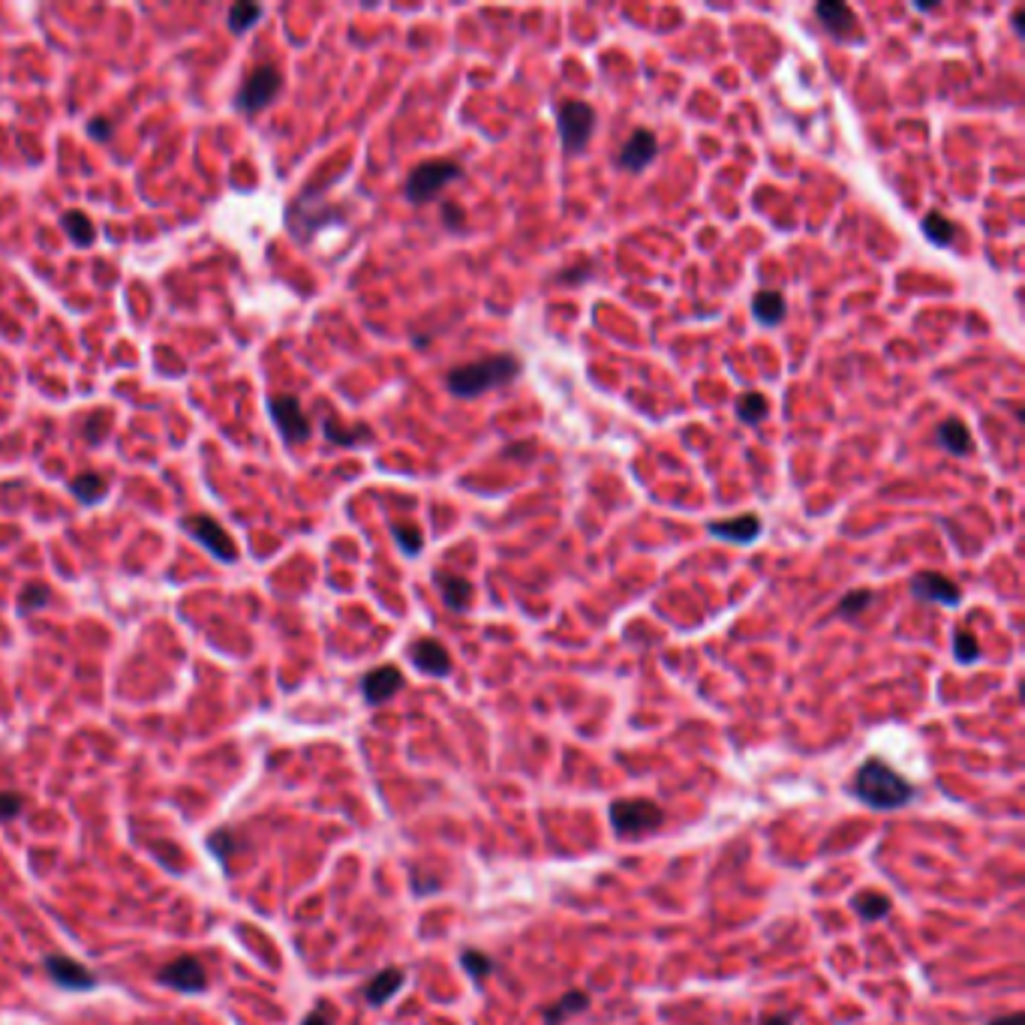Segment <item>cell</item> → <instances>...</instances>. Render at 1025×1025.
<instances>
[{
  "instance_id": "obj_33",
  "label": "cell",
  "mask_w": 1025,
  "mask_h": 1025,
  "mask_svg": "<svg viewBox=\"0 0 1025 1025\" xmlns=\"http://www.w3.org/2000/svg\"><path fill=\"white\" fill-rule=\"evenodd\" d=\"M394 539H397V545H400V551H403L406 557H418V551H421V545H424L421 533L412 530V527H394Z\"/></svg>"
},
{
  "instance_id": "obj_25",
  "label": "cell",
  "mask_w": 1025,
  "mask_h": 1025,
  "mask_svg": "<svg viewBox=\"0 0 1025 1025\" xmlns=\"http://www.w3.org/2000/svg\"><path fill=\"white\" fill-rule=\"evenodd\" d=\"M890 896H884V893H878V890H863V893H857L854 896V911L863 917V920H881V917H887L890 914Z\"/></svg>"
},
{
  "instance_id": "obj_11",
  "label": "cell",
  "mask_w": 1025,
  "mask_h": 1025,
  "mask_svg": "<svg viewBox=\"0 0 1025 1025\" xmlns=\"http://www.w3.org/2000/svg\"><path fill=\"white\" fill-rule=\"evenodd\" d=\"M911 593H914V599H920V602H932V605H944V608H956V605L962 602V590H959L950 578H944V575H938V572H920V575H914V578H911Z\"/></svg>"
},
{
  "instance_id": "obj_9",
  "label": "cell",
  "mask_w": 1025,
  "mask_h": 1025,
  "mask_svg": "<svg viewBox=\"0 0 1025 1025\" xmlns=\"http://www.w3.org/2000/svg\"><path fill=\"white\" fill-rule=\"evenodd\" d=\"M46 974L52 977V983H58L61 989H73V992H85L97 986V974L91 968H85L82 962L70 959V956H46Z\"/></svg>"
},
{
  "instance_id": "obj_16",
  "label": "cell",
  "mask_w": 1025,
  "mask_h": 1025,
  "mask_svg": "<svg viewBox=\"0 0 1025 1025\" xmlns=\"http://www.w3.org/2000/svg\"><path fill=\"white\" fill-rule=\"evenodd\" d=\"M761 518L755 515H740V518H728V521H710L707 533L713 539L731 542V545H752L761 539Z\"/></svg>"
},
{
  "instance_id": "obj_2",
  "label": "cell",
  "mask_w": 1025,
  "mask_h": 1025,
  "mask_svg": "<svg viewBox=\"0 0 1025 1025\" xmlns=\"http://www.w3.org/2000/svg\"><path fill=\"white\" fill-rule=\"evenodd\" d=\"M854 794L872 806V809H899L905 803H911L914 788L911 782H905L893 767H887L884 761L872 758L866 761L857 776H854Z\"/></svg>"
},
{
  "instance_id": "obj_24",
  "label": "cell",
  "mask_w": 1025,
  "mask_h": 1025,
  "mask_svg": "<svg viewBox=\"0 0 1025 1025\" xmlns=\"http://www.w3.org/2000/svg\"><path fill=\"white\" fill-rule=\"evenodd\" d=\"M590 1007V998H587V992H566L554 1007H548L545 1010V1022L548 1025H560V1022H566L569 1016H575V1013H584Z\"/></svg>"
},
{
  "instance_id": "obj_30",
  "label": "cell",
  "mask_w": 1025,
  "mask_h": 1025,
  "mask_svg": "<svg viewBox=\"0 0 1025 1025\" xmlns=\"http://www.w3.org/2000/svg\"><path fill=\"white\" fill-rule=\"evenodd\" d=\"M49 602H52V590L46 584H28L19 596V611L34 614V611H43Z\"/></svg>"
},
{
  "instance_id": "obj_21",
  "label": "cell",
  "mask_w": 1025,
  "mask_h": 1025,
  "mask_svg": "<svg viewBox=\"0 0 1025 1025\" xmlns=\"http://www.w3.org/2000/svg\"><path fill=\"white\" fill-rule=\"evenodd\" d=\"M752 313L761 325L776 328L785 319V298L779 292H758L752 298Z\"/></svg>"
},
{
  "instance_id": "obj_40",
  "label": "cell",
  "mask_w": 1025,
  "mask_h": 1025,
  "mask_svg": "<svg viewBox=\"0 0 1025 1025\" xmlns=\"http://www.w3.org/2000/svg\"><path fill=\"white\" fill-rule=\"evenodd\" d=\"M989 1025H1025V1016H1022V1013H1010V1016H998V1019H992Z\"/></svg>"
},
{
  "instance_id": "obj_38",
  "label": "cell",
  "mask_w": 1025,
  "mask_h": 1025,
  "mask_svg": "<svg viewBox=\"0 0 1025 1025\" xmlns=\"http://www.w3.org/2000/svg\"><path fill=\"white\" fill-rule=\"evenodd\" d=\"M301 1025H331V1016H328V1007L325 1004H319V1007H313L307 1016H304V1022Z\"/></svg>"
},
{
  "instance_id": "obj_14",
  "label": "cell",
  "mask_w": 1025,
  "mask_h": 1025,
  "mask_svg": "<svg viewBox=\"0 0 1025 1025\" xmlns=\"http://www.w3.org/2000/svg\"><path fill=\"white\" fill-rule=\"evenodd\" d=\"M400 689H403V674H400L394 665L373 668V671L361 680V692H364V701H367L370 707H379V704L391 701Z\"/></svg>"
},
{
  "instance_id": "obj_36",
  "label": "cell",
  "mask_w": 1025,
  "mask_h": 1025,
  "mask_svg": "<svg viewBox=\"0 0 1025 1025\" xmlns=\"http://www.w3.org/2000/svg\"><path fill=\"white\" fill-rule=\"evenodd\" d=\"M88 136L97 139V142H112L115 127H112L109 118H91V121H88Z\"/></svg>"
},
{
  "instance_id": "obj_34",
  "label": "cell",
  "mask_w": 1025,
  "mask_h": 1025,
  "mask_svg": "<svg viewBox=\"0 0 1025 1025\" xmlns=\"http://www.w3.org/2000/svg\"><path fill=\"white\" fill-rule=\"evenodd\" d=\"M208 848L220 857V860H229V854H235V848H238V842H235V836H232V830H214L211 833V839H208Z\"/></svg>"
},
{
  "instance_id": "obj_42",
  "label": "cell",
  "mask_w": 1025,
  "mask_h": 1025,
  "mask_svg": "<svg viewBox=\"0 0 1025 1025\" xmlns=\"http://www.w3.org/2000/svg\"><path fill=\"white\" fill-rule=\"evenodd\" d=\"M1013 31H1016V34L1022 37V13H1019V10L1013 13Z\"/></svg>"
},
{
  "instance_id": "obj_7",
  "label": "cell",
  "mask_w": 1025,
  "mask_h": 1025,
  "mask_svg": "<svg viewBox=\"0 0 1025 1025\" xmlns=\"http://www.w3.org/2000/svg\"><path fill=\"white\" fill-rule=\"evenodd\" d=\"M268 415L274 421V427L280 430L283 442L289 445H301L313 436L310 418L301 409V400L295 394H271L268 397Z\"/></svg>"
},
{
  "instance_id": "obj_22",
  "label": "cell",
  "mask_w": 1025,
  "mask_h": 1025,
  "mask_svg": "<svg viewBox=\"0 0 1025 1025\" xmlns=\"http://www.w3.org/2000/svg\"><path fill=\"white\" fill-rule=\"evenodd\" d=\"M109 484L100 472H79L73 481H70V493L82 502V505H94L106 496Z\"/></svg>"
},
{
  "instance_id": "obj_1",
  "label": "cell",
  "mask_w": 1025,
  "mask_h": 1025,
  "mask_svg": "<svg viewBox=\"0 0 1025 1025\" xmlns=\"http://www.w3.org/2000/svg\"><path fill=\"white\" fill-rule=\"evenodd\" d=\"M521 373V361L515 355H487L481 361H472V364H463V367H451L445 373V388L451 397H460V400H472V397H481L499 385H508L511 379H518Z\"/></svg>"
},
{
  "instance_id": "obj_35",
  "label": "cell",
  "mask_w": 1025,
  "mask_h": 1025,
  "mask_svg": "<svg viewBox=\"0 0 1025 1025\" xmlns=\"http://www.w3.org/2000/svg\"><path fill=\"white\" fill-rule=\"evenodd\" d=\"M25 809V800L19 791H0V821H16Z\"/></svg>"
},
{
  "instance_id": "obj_41",
  "label": "cell",
  "mask_w": 1025,
  "mask_h": 1025,
  "mask_svg": "<svg viewBox=\"0 0 1025 1025\" xmlns=\"http://www.w3.org/2000/svg\"><path fill=\"white\" fill-rule=\"evenodd\" d=\"M761 1025H791V1016L788 1013H770L761 1019Z\"/></svg>"
},
{
  "instance_id": "obj_13",
  "label": "cell",
  "mask_w": 1025,
  "mask_h": 1025,
  "mask_svg": "<svg viewBox=\"0 0 1025 1025\" xmlns=\"http://www.w3.org/2000/svg\"><path fill=\"white\" fill-rule=\"evenodd\" d=\"M409 659H412V665H415L421 674H427V677H448V674H451V656H448V650H445L439 641H433V638H418V641L409 647Z\"/></svg>"
},
{
  "instance_id": "obj_43",
  "label": "cell",
  "mask_w": 1025,
  "mask_h": 1025,
  "mask_svg": "<svg viewBox=\"0 0 1025 1025\" xmlns=\"http://www.w3.org/2000/svg\"><path fill=\"white\" fill-rule=\"evenodd\" d=\"M935 7H938V4H914L917 13H929V10H935Z\"/></svg>"
},
{
  "instance_id": "obj_28",
  "label": "cell",
  "mask_w": 1025,
  "mask_h": 1025,
  "mask_svg": "<svg viewBox=\"0 0 1025 1025\" xmlns=\"http://www.w3.org/2000/svg\"><path fill=\"white\" fill-rule=\"evenodd\" d=\"M737 418L746 424V427H755L767 418V397L758 394V391H746L740 400H737Z\"/></svg>"
},
{
  "instance_id": "obj_27",
  "label": "cell",
  "mask_w": 1025,
  "mask_h": 1025,
  "mask_svg": "<svg viewBox=\"0 0 1025 1025\" xmlns=\"http://www.w3.org/2000/svg\"><path fill=\"white\" fill-rule=\"evenodd\" d=\"M262 16H265V10H262L259 4H247V0H238V4L229 10V31H232L235 37H241V34H247Z\"/></svg>"
},
{
  "instance_id": "obj_12",
  "label": "cell",
  "mask_w": 1025,
  "mask_h": 1025,
  "mask_svg": "<svg viewBox=\"0 0 1025 1025\" xmlns=\"http://www.w3.org/2000/svg\"><path fill=\"white\" fill-rule=\"evenodd\" d=\"M656 157H659V139H656V133L638 127V130L623 142V148H620V154H617V166H620V169H629V172H641V169H647Z\"/></svg>"
},
{
  "instance_id": "obj_18",
  "label": "cell",
  "mask_w": 1025,
  "mask_h": 1025,
  "mask_svg": "<svg viewBox=\"0 0 1025 1025\" xmlns=\"http://www.w3.org/2000/svg\"><path fill=\"white\" fill-rule=\"evenodd\" d=\"M433 584H436V590H439V596H442V602H445L448 611L463 614V611L469 608L472 584H469L466 578H457V575H448V572L436 569V572H433Z\"/></svg>"
},
{
  "instance_id": "obj_32",
  "label": "cell",
  "mask_w": 1025,
  "mask_h": 1025,
  "mask_svg": "<svg viewBox=\"0 0 1025 1025\" xmlns=\"http://www.w3.org/2000/svg\"><path fill=\"white\" fill-rule=\"evenodd\" d=\"M460 962H463V968L481 983L490 971H493V959L490 956H484L481 950H463V956H460Z\"/></svg>"
},
{
  "instance_id": "obj_15",
  "label": "cell",
  "mask_w": 1025,
  "mask_h": 1025,
  "mask_svg": "<svg viewBox=\"0 0 1025 1025\" xmlns=\"http://www.w3.org/2000/svg\"><path fill=\"white\" fill-rule=\"evenodd\" d=\"M818 22L824 25L827 34H833L836 40H854L857 37V16L848 4H839V0H821L815 7Z\"/></svg>"
},
{
  "instance_id": "obj_6",
  "label": "cell",
  "mask_w": 1025,
  "mask_h": 1025,
  "mask_svg": "<svg viewBox=\"0 0 1025 1025\" xmlns=\"http://www.w3.org/2000/svg\"><path fill=\"white\" fill-rule=\"evenodd\" d=\"M662 821H665V812H662L653 800L632 797V800H617V803L611 806V827H614L620 836L650 833V830L662 827Z\"/></svg>"
},
{
  "instance_id": "obj_8",
  "label": "cell",
  "mask_w": 1025,
  "mask_h": 1025,
  "mask_svg": "<svg viewBox=\"0 0 1025 1025\" xmlns=\"http://www.w3.org/2000/svg\"><path fill=\"white\" fill-rule=\"evenodd\" d=\"M283 88V76L274 70V67H256L244 85L238 88V97H235V106L238 112L244 115H259L262 109H268L274 103V97L280 94Z\"/></svg>"
},
{
  "instance_id": "obj_26",
  "label": "cell",
  "mask_w": 1025,
  "mask_h": 1025,
  "mask_svg": "<svg viewBox=\"0 0 1025 1025\" xmlns=\"http://www.w3.org/2000/svg\"><path fill=\"white\" fill-rule=\"evenodd\" d=\"M920 232H923L935 247H950V241H953V235H956V226H953L947 217H941L938 211H929V214L923 217V223H920Z\"/></svg>"
},
{
  "instance_id": "obj_4",
  "label": "cell",
  "mask_w": 1025,
  "mask_h": 1025,
  "mask_svg": "<svg viewBox=\"0 0 1025 1025\" xmlns=\"http://www.w3.org/2000/svg\"><path fill=\"white\" fill-rule=\"evenodd\" d=\"M557 130L566 154H584L593 130H596V112L584 100H566L557 109Z\"/></svg>"
},
{
  "instance_id": "obj_17",
  "label": "cell",
  "mask_w": 1025,
  "mask_h": 1025,
  "mask_svg": "<svg viewBox=\"0 0 1025 1025\" xmlns=\"http://www.w3.org/2000/svg\"><path fill=\"white\" fill-rule=\"evenodd\" d=\"M935 445L944 448V451L953 454V457H965V454L974 451L971 430L965 427L962 418H944V421L935 427Z\"/></svg>"
},
{
  "instance_id": "obj_23",
  "label": "cell",
  "mask_w": 1025,
  "mask_h": 1025,
  "mask_svg": "<svg viewBox=\"0 0 1025 1025\" xmlns=\"http://www.w3.org/2000/svg\"><path fill=\"white\" fill-rule=\"evenodd\" d=\"M61 226L67 232V238L73 244H79V247H91L94 238H97V229H94V223H91V217L85 211H64Z\"/></svg>"
},
{
  "instance_id": "obj_31",
  "label": "cell",
  "mask_w": 1025,
  "mask_h": 1025,
  "mask_svg": "<svg viewBox=\"0 0 1025 1025\" xmlns=\"http://www.w3.org/2000/svg\"><path fill=\"white\" fill-rule=\"evenodd\" d=\"M953 656H956V662H962V665H971V662H977V659H980L977 638H974L971 632L959 629V632L953 635Z\"/></svg>"
},
{
  "instance_id": "obj_19",
  "label": "cell",
  "mask_w": 1025,
  "mask_h": 1025,
  "mask_svg": "<svg viewBox=\"0 0 1025 1025\" xmlns=\"http://www.w3.org/2000/svg\"><path fill=\"white\" fill-rule=\"evenodd\" d=\"M403 980H406V974L400 971V968H382L367 986H364V998H367V1004H373V1007H379V1004H385L400 986H403Z\"/></svg>"
},
{
  "instance_id": "obj_37",
  "label": "cell",
  "mask_w": 1025,
  "mask_h": 1025,
  "mask_svg": "<svg viewBox=\"0 0 1025 1025\" xmlns=\"http://www.w3.org/2000/svg\"><path fill=\"white\" fill-rule=\"evenodd\" d=\"M442 223H445L448 229L460 232V229H463V208H460L457 202H445V205H442Z\"/></svg>"
},
{
  "instance_id": "obj_20",
  "label": "cell",
  "mask_w": 1025,
  "mask_h": 1025,
  "mask_svg": "<svg viewBox=\"0 0 1025 1025\" xmlns=\"http://www.w3.org/2000/svg\"><path fill=\"white\" fill-rule=\"evenodd\" d=\"M322 433L328 442L334 445H343V448H352V445H361V442H370V427L367 424H355V427H346L340 424L337 418H325L322 421Z\"/></svg>"
},
{
  "instance_id": "obj_5",
  "label": "cell",
  "mask_w": 1025,
  "mask_h": 1025,
  "mask_svg": "<svg viewBox=\"0 0 1025 1025\" xmlns=\"http://www.w3.org/2000/svg\"><path fill=\"white\" fill-rule=\"evenodd\" d=\"M181 530H184L193 542H199L214 560H220V563H226V566L238 563V545H235L232 536L220 527V521H214V518H208V515H187V518L181 521Z\"/></svg>"
},
{
  "instance_id": "obj_10",
  "label": "cell",
  "mask_w": 1025,
  "mask_h": 1025,
  "mask_svg": "<svg viewBox=\"0 0 1025 1025\" xmlns=\"http://www.w3.org/2000/svg\"><path fill=\"white\" fill-rule=\"evenodd\" d=\"M157 980L178 989V992H205L208 989V974H205L202 962L193 956H181V959L163 965Z\"/></svg>"
},
{
  "instance_id": "obj_29",
  "label": "cell",
  "mask_w": 1025,
  "mask_h": 1025,
  "mask_svg": "<svg viewBox=\"0 0 1025 1025\" xmlns=\"http://www.w3.org/2000/svg\"><path fill=\"white\" fill-rule=\"evenodd\" d=\"M872 602H875V593H872V590H851V593H845V596H842V602H839L836 614H839V617H845V620H854L857 614L869 611V608H872Z\"/></svg>"
},
{
  "instance_id": "obj_3",
  "label": "cell",
  "mask_w": 1025,
  "mask_h": 1025,
  "mask_svg": "<svg viewBox=\"0 0 1025 1025\" xmlns=\"http://www.w3.org/2000/svg\"><path fill=\"white\" fill-rule=\"evenodd\" d=\"M463 175V169L454 163V160H424L418 163L409 178H406V202L412 205H427L439 196L442 187H448L451 181H457Z\"/></svg>"
},
{
  "instance_id": "obj_39",
  "label": "cell",
  "mask_w": 1025,
  "mask_h": 1025,
  "mask_svg": "<svg viewBox=\"0 0 1025 1025\" xmlns=\"http://www.w3.org/2000/svg\"><path fill=\"white\" fill-rule=\"evenodd\" d=\"M593 274V268L590 265H581L578 271H566V274H560L557 280H563V283H581V280H587Z\"/></svg>"
}]
</instances>
